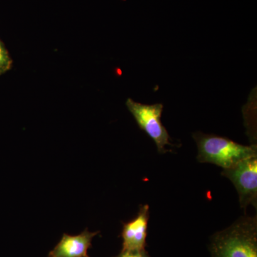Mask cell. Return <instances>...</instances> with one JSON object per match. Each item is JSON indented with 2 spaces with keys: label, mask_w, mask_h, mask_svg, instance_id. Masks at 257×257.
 Here are the masks:
<instances>
[{
  "label": "cell",
  "mask_w": 257,
  "mask_h": 257,
  "mask_svg": "<svg viewBox=\"0 0 257 257\" xmlns=\"http://www.w3.org/2000/svg\"><path fill=\"white\" fill-rule=\"evenodd\" d=\"M212 257H257L256 217L243 216L211 240Z\"/></svg>",
  "instance_id": "cell-1"
},
{
  "label": "cell",
  "mask_w": 257,
  "mask_h": 257,
  "mask_svg": "<svg viewBox=\"0 0 257 257\" xmlns=\"http://www.w3.org/2000/svg\"><path fill=\"white\" fill-rule=\"evenodd\" d=\"M198 148L197 160L229 169L243 160L257 156L256 145H240L233 140L214 135H193Z\"/></svg>",
  "instance_id": "cell-2"
},
{
  "label": "cell",
  "mask_w": 257,
  "mask_h": 257,
  "mask_svg": "<svg viewBox=\"0 0 257 257\" xmlns=\"http://www.w3.org/2000/svg\"><path fill=\"white\" fill-rule=\"evenodd\" d=\"M126 105L139 127L147 134L156 144L159 153L168 152L165 150L166 145H172L168 132L161 121L164 106L162 104H143L128 98Z\"/></svg>",
  "instance_id": "cell-3"
},
{
  "label": "cell",
  "mask_w": 257,
  "mask_h": 257,
  "mask_svg": "<svg viewBox=\"0 0 257 257\" xmlns=\"http://www.w3.org/2000/svg\"><path fill=\"white\" fill-rule=\"evenodd\" d=\"M221 175L229 179L239 194L240 205L246 209L257 203V156L250 157L229 169H224Z\"/></svg>",
  "instance_id": "cell-4"
},
{
  "label": "cell",
  "mask_w": 257,
  "mask_h": 257,
  "mask_svg": "<svg viewBox=\"0 0 257 257\" xmlns=\"http://www.w3.org/2000/svg\"><path fill=\"white\" fill-rule=\"evenodd\" d=\"M150 217V207L141 206L138 216L133 221L124 224L121 237V251H139L145 250L146 246L147 226Z\"/></svg>",
  "instance_id": "cell-5"
},
{
  "label": "cell",
  "mask_w": 257,
  "mask_h": 257,
  "mask_svg": "<svg viewBox=\"0 0 257 257\" xmlns=\"http://www.w3.org/2000/svg\"><path fill=\"white\" fill-rule=\"evenodd\" d=\"M98 233V231L90 232L85 230L76 236L64 234L50 255L52 257H89L88 249L90 247L93 238Z\"/></svg>",
  "instance_id": "cell-6"
},
{
  "label": "cell",
  "mask_w": 257,
  "mask_h": 257,
  "mask_svg": "<svg viewBox=\"0 0 257 257\" xmlns=\"http://www.w3.org/2000/svg\"><path fill=\"white\" fill-rule=\"evenodd\" d=\"M13 60L4 42L0 39V77L13 68Z\"/></svg>",
  "instance_id": "cell-7"
},
{
  "label": "cell",
  "mask_w": 257,
  "mask_h": 257,
  "mask_svg": "<svg viewBox=\"0 0 257 257\" xmlns=\"http://www.w3.org/2000/svg\"><path fill=\"white\" fill-rule=\"evenodd\" d=\"M115 257H150L145 250L139 251H121L119 255Z\"/></svg>",
  "instance_id": "cell-8"
},
{
  "label": "cell",
  "mask_w": 257,
  "mask_h": 257,
  "mask_svg": "<svg viewBox=\"0 0 257 257\" xmlns=\"http://www.w3.org/2000/svg\"><path fill=\"white\" fill-rule=\"evenodd\" d=\"M48 257H52V256H51L50 255H49V256Z\"/></svg>",
  "instance_id": "cell-9"
}]
</instances>
